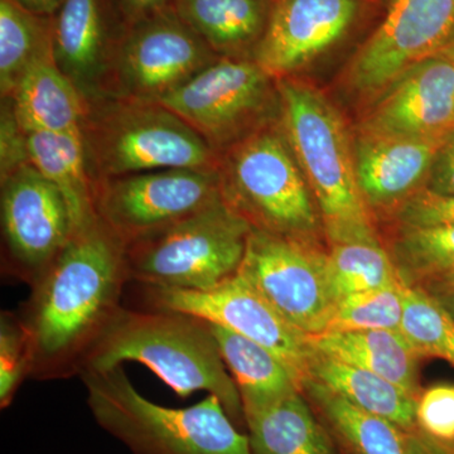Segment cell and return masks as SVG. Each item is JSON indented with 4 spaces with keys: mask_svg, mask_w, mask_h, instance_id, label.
<instances>
[{
    "mask_svg": "<svg viewBox=\"0 0 454 454\" xmlns=\"http://www.w3.org/2000/svg\"><path fill=\"white\" fill-rule=\"evenodd\" d=\"M128 283L124 241L98 216L74 230L17 312L31 348V378L82 376L90 352L121 309Z\"/></svg>",
    "mask_w": 454,
    "mask_h": 454,
    "instance_id": "6da1fadb",
    "label": "cell"
},
{
    "mask_svg": "<svg viewBox=\"0 0 454 454\" xmlns=\"http://www.w3.org/2000/svg\"><path fill=\"white\" fill-rule=\"evenodd\" d=\"M130 361L148 367L182 399L195 391L216 396L232 422L247 430L240 394L205 319L179 310L121 307L90 352L83 372Z\"/></svg>",
    "mask_w": 454,
    "mask_h": 454,
    "instance_id": "7a4b0ae2",
    "label": "cell"
},
{
    "mask_svg": "<svg viewBox=\"0 0 454 454\" xmlns=\"http://www.w3.org/2000/svg\"><path fill=\"white\" fill-rule=\"evenodd\" d=\"M280 124L321 216L327 245L380 240L355 175L351 134L333 101L301 77L278 80Z\"/></svg>",
    "mask_w": 454,
    "mask_h": 454,
    "instance_id": "3957f363",
    "label": "cell"
},
{
    "mask_svg": "<svg viewBox=\"0 0 454 454\" xmlns=\"http://www.w3.org/2000/svg\"><path fill=\"white\" fill-rule=\"evenodd\" d=\"M80 378L95 422L133 454H253L247 433L215 395L168 408L143 396L122 366L86 370Z\"/></svg>",
    "mask_w": 454,
    "mask_h": 454,
    "instance_id": "277c9868",
    "label": "cell"
},
{
    "mask_svg": "<svg viewBox=\"0 0 454 454\" xmlns=\"http://www.w3.org/2000/svg\"><path fill=\"white\" fill-rule=\"evenodd\" d=\"M216 170L223 201L252 229L324 244L318 208L280 121L217 154Z\"/></svg>",
    "mask_w": 454,
    "mask_h": 454,
    "instance_id": "5b68a950",
    "label": "cell"
},
{
    "mask_svg": "<svg viewBox=\"0 0 454 454\" xmlns=\"http://www.w3.org/2000/svg\"><path fill=\"white\" fill-rule=\"evenodd\" d=\"M82 137L94 182L149 170L217 167L210 145L158 101L95 98L88 103Z\"/></svg>",
    "mask_w": 454,
    "mask_h": 454,
    "instance_id": "8992f818",
    "label": "cell"
},
{
    "mask_svg": "<svg viewBox=\"0 0 454 454\" xmlns=\"http://www.w3.org/2000/svg\"><path fill=\"white\" fill-rule=\"evenodd\" d=\"M252 230L221 200L125 245L130 283L177 291L219 288L238 276Z\"/></svg>",
    "mask_w": 454,
    "mask_h": 454,
    "instance_id": "52a82bcc",
    "label": "cell"
},
{
    "mask_svg": "<svg viewBox=\"0 0 454 454\" xmlns=\"http://www.w3.org/2000/svg\"><path fill=\"white\" fill-rule=\"evenodd\" d=\"M158 103L177 114L216 154L280 121L278 80L252 59L220 57Z\"/></svg>",
    "mask_w": 454,
    "mask_h": 454,
    "instance_id": "ba28073f",
    "label": "cell"
},
{
    "mask_svg": "<svg viewBox=\"0 0 454 454\" xmlns=\"http://www.w3.org/2000/svg\"><path fill=\"white\" fill-rule=\"evenodd\" d=\"M216 55L170 8L125 25L106 97L160 101L214 64Z\"/></svg>",
    "mask_w": 454,
    "mask_h": 454,
    "instance_id": "9c48e42d",
    "label": "cell"
},
{
    "mask_svg": "<svg viewBox=\"0 0 454 454\" xmlns=\"http://www.w3.org/2000/svg\"><path fill=\"white\" fill-rule=\"evenodd\" d=\"M382 0H276L253 59L276 80L307 68L372 33L385 11Z\"/></svg>",
    "mask_w": 454,
    "mask_h": 454,
    "instance_id": "30bf717a",
    "label": "cell"
},
{
    "mask_svg": "<svg viewBox=\"0 0 454 454\" xmlns=\"http://www.w3.org/2000/svg\"><path fill=\"white\" fill-rule=\"evenodd\" d=\"M454 29V0H387L380 22L358 44L342 83L366 106L418 62L437 55Z\"/></svg>",
    "mask_w": 454,
    "mask_h": 454,
    "instance_id": "8fae6325",
    "label": "cell"
},
{
    "mask_svg": "<svg viewBox=\"0 0 454 454\" xmlns=\"http://www.w3.org/2000/svg\"><path fill=\"white\" fill-rule=\"evenodd\" d=\"M327 245L252 230L238 276L306 336L327 330L334 309L325 276Z\"/></svg>",
    "mask_w": 454,
    "mask_h": 454,
    "instance_id": "7c38bea8",
    "label": "cell"
},
{
    "mask_svg": "<svg viewBox=\"0 0 454 454\" xmlns=\"http://www.w3.org/2000/svg\"><path fill=\"white\" fill-rule=\"evenodd\" d=\"M221 200L216 169L166 168L95 181L98 219L125 245Z\"/></svg>",
    "mask_w": 454,
    "mask_h": 454,
    "instance_id": "4fadbf2b",
    "label": "cell"
},
{
    "mask_svg": "<svg viewBox=\"0 0 454 454\" xmlns=\"http://www.w3.org/2000/svg\"><path fill=\"white\" fill-rule=\"evenodd\" d=\"M2 271L31 288L73 235L59 191L31 163L0 176Z\"/></svg>",
    "mask_w": 454,
    "mask_h": 454,
    "instance_id": "5bb4252c",
    "label": "cell"
},
{
    "mask_svg": "<svg viewBox=\"0 0 454 454\" xmlns=\"http://www.w3.org/2000/svg\"><path fill=\"white\" fill-rule=\"evenodd\" d=\"M145 293L151 309L199 317L268 348L291 370L301 387L309 376L313 354L309 336L293 327L240 277L208 292L145 288Z\"/></svg>",
    "mask_w": 454,
    "mask_h": 454,
    "instance_id": "9a60e30c",
    "label": "cell"
},
{
    "mask_svg": "<svg viewBox=\"0 0 454 454\" xmlns=\"http://www.w3.org/2000/svg\"><path fill=\"white\" fill-rule=\"evenodd\" d=\"M454 129V61L430 56L409 68L372 103L356 131L390 138H442Z\"/></svg>",
    "mask_w": 454,
    "mask_h": 454,
    "instance_id": "2e32d148",
    "label": "cell"
},
{
    "mask_svg": "<svg viewBox=\"0 0 454 454\" xmlns=\"http://www.w3.org/2000/svg\"><path fill=\"white\" fill-rule=\"evenodd\" d=\"M124 27L113 0H65L52 17L53 59L88 103L106 97Z\"/></svg>",
    "mask_w": 454,
    "mask_h": 454,
    "instance_id": "e0dca14e",
    "label": "cell"
},
{
    "mask_svg": "<svg viewBox=\"0 0 454 454\" xmlns=\"http://www.w3.org/2000/svg\"><path fill=\"white\" fill-rule=\"evenodd\" d=\"M446 137L390 138L354 130L352 155L358 190L379 225L426 187L430 167Z\"/></svg>",
    "mask_w": 454,
    "mask_h": 454,
    "instance_id": "ac0fdd59",
    "label": "cell"
},
{
    "mask_svg": "<svg viewBox=\"0 0 454 454\" xmlns=\"http://www.w3.org/2000/svg\"><path fill=\"white\" fill-rule=\"evenodd\" d=\"M8 100L25 131L82 134L88 101L56 65L52 52L35 62Z\"/></svg>",
    "mask_w": 454,
    "mask_h": 454,
    "instance_id": "d6986e66",
    "label": "cell"
},
{
    "mask_svg": "<svg viewBox=\"0 0 454 454\" xmlns=\"http://www.w3.org/2000/svg\"><path fill=\"white\" fill-rule=\"evenodd\" d=\"M276 0H175L179 18L223 59H252Z\"/></svg>",
    "mask_w": 454,
    "mask_h": 454,
    "instance_id": "ffe728a7",
    "label": "cell"
},
{
    "mask_svg": "<svg viewBox=\"0 0 454 454\" xmlns=\"http://www.w3.org/2000/svg\"><path fill=\"white\" fill-rule=\"evenodd\" d=\"M309 340L317 351L376 373L411 395L418 397L422 393L423 358L400 331H342L309 336Z\"/></svg>",
    "mask_w": 454,
    "mask_h": 454,
    "instance_id": "44dd1931",
    "label": "cell"
},
{
    "mask_svg": "<svg viewBox=\"0 0 454 454\" xmlns=\"http://www.w3.org/2000/svg\"><path fill=\"white\" fill-rule=\"evenodd\" d=\"M301 393L340 454H406V432L396 424L352 404L310 378L303 381Z\"/></svg>",
    "mask_w": 454,
    "mask_h": 454,
    "instance_id": "7402d4cb",
    "label": "cell"
},
{
    "mask_svg": "<svg viewBox=\"0 0 454 454\" xmlns=\"http://www.w3.org/2000/svg\"><path fill=\"white\" fill-rule=\"evenodd\" d=\"M210 325L221 357L240 394L245 415L301 391L291 370L273 352L234 331Z\"/></svg>",
    "mask_w": 454,
    "mask_h": 454,
    "instance_id": "603a6c76",
    "label": "cell"
},
{
    "mask_svg": "<svg viewBox=\"0 0 454 454\" xmlns=\"http://www.w3.org/2000/svg\"><path fill=\"white\" fill-rule=\"evenodd\" d=\"M26 143L29 163L64 197L74 231L97 219L95 182L82 134L26 131Z\"/></svg>",
    "mask_w": 454,
    "mask_h": 454,
    "instance_id": "cb8c5ba5",
    "label": "cell"
},
{
    "mask_svg": "<svg viewBox=\"0 0 454 454\" xmlns=\"http://www.w3.org/2000/svg\"><path fill=\"white\" fill-rule=\"evenodd\" d=\"M253 454H340L304 394L245 415Z\"/></svg>",
    "mask_w": 454,
    "mask_h": 454,
    "instance_id": "d4e9b609",
    "label": "cell"
},
{
    "mask_svg": "<svg viewBox=\"0 0 454 454\" xmlns=\"http://www.w3.org/2000/svg\"><path fill=\"white\" fill-rule=\"evenodd\" d=\"M309 378L321 382L352 404L390 420L405 432L417 428L418 397L376 373L313 348Z\"/></svg>",
    "mask_w": 454,
    "mask_h": 454,
    "instance_id": "484cf974",
    "label": "cell"
},
{
    "mask_svg": "<svg viewBox=\"0 0 454 454\" xmlns=\"http://www.w3.org/2000/svg\"><path fill=\"white\" fill-rule=\"evenodd\" d=\"M400 280L430 293L454 284V225H387L381 235Z\"/></svg>",
    "mask_w": 454,
    "mask_h": 454,
    "instance_id": "4316f807",
    "label": "cell"
},
{
    "mask_svg": "<svg viewBox=\"0 0 454 454\" xmlns=\"http://www.w3.org/2000/svg\"><path fill=\"white\" fill-rule=\"evenodd\" d=\"M52 17L0 0V94L12 97L28 68L52 52Z\"/></svg>",
    "mask_w": 454,
    "mask_h": 454,
    "instance_id": "83f0119b",
    "label": "cell"
},
{
    "mask_svg": "<svg viewBox=\"0 0 454 454\" xmlns=\"http://www.w3.org/2000/svg\"><path fill=\"white\" fill-rule=\"evenodd\" d=\"M325 276L334 306L349 295L402 283L382 239L327 245Z\"/></svg>",
    "mask_w": 454,
    "mask_h": 454,
    "instance_id": "f1b7e54d",
    "label": "cell"
},
{
    "mask_svg": "<svg viewBox=\"0 0 454 454\" xmlns=\"http://www.w3.org/2000/svg\"><path fill=\"white\" fill-rule=\"evenodd\" d=\"M400 333L422 358H441L454 366V317L428 292L404 284Z\"/></svg>",
    "mask_w": 454,
    "mask_h": 454,
    "instance_id": "f546056e",
    "label": "cell"
},
{
    "mask_svg": "<svg viewBox=\"0 0 454 454\" xmlns=\"http://www.w3.org/2000/svg\"><path fill=\"white\" fill-rule=\"evenodd\" d=\"M403 310H404V284L403 283L357 293L340 301L334 306L325 333L366 330L399 331Z\"/></svg>",
    "mask_w": 454,
    "mask_h": 454,
    "instance_id": "4dcf8cb0",
    "label": "cell"
},
{
    "mask_svg": "<svg viewBox=\"0 0 454 454\" xmlns=\"http://www.w3.org/2000/svg\"><path fill=\"white\" fill-rule=\"evenodd\" d=\"M32 356L28 337L17 312L0 315V408L13 403L20 385L31 378Z\"/></svg>",
    "mask_w": 454,
    "mask_h": 454,
    "instance_id": "1f68e13d",
    "label": "cell"
},
{
    "mask_svg": "<svg viewBox=\"0 0 454 454\" xmlns=\"http://www.w3.org/2000/svg\"><path fill=\"white\" fill-rule=\"evenodd\" d=\"M417 428L430 437L454 441V385L437 384L423 389L417 400Z\"/></svg>",
    "mask_w": 454,
    "mask_h": 454,
    "instance_id": "d6a6232c",
    "label": "cell"
},
{
    "mask_svg": "<svg viewBox=\"0 0 454 454\" xmlns=\"http://www.w3.org/2000/svg\"><path fill=\"white\" fill-rule=\"evenodd\" d=\"M387 225H454V195L420 190L384 221Z\"/></svg>",
    "mask_w": 454,
    "mask_h": 454,
    "instance_id": "836d02e7",
    "label": "cell"
},
{
    "mask_svg": "<svg viewBox=\"0 0 454 454\" xmlns=\"http://www.w3.org/2000/svg\"><path fill=\"white\" fill-rule=\"evenodd\" d=\"M424 188L442 195H454V129L439 146Z\"/></svg>",
    "mask_w": 454,
    "mask_h": 454,
    "instance_id": "e575fe53",
    "label": "cell"
},
{
    "mask_svg": "<svg viewBox=\"0 0 454 454\" xmlns=\"http://www.w3.org/2000/svg\"><path fill=\"white\" fill-rule=\"evenodd\" d=\"M125 25L138 22L173 8L175 0H113Z\"/></svg>",
    "mask_w": 454,
    "mask_h": 454,
    "instance_id": "d590c367",
    "label": "cell"
},
{
    "mask_svg": "<svg viewBox=\"0 0 454 454\" xmlns=\"http://www.w3.org/2000/svg\"><path fill=\"white\" fill-rule=\"evenodd\" d=\"M406 454H454V441H442L419 428L406 432Z\"/></svg>",
    "mask_w": 454,
    "mask_h": 454,
    "instance_id": "8d00e7d4",
    "label": "cell"
},
{
    "mask_svg": "<svg viewBox=\"0 0 454 454\" xmlns=\"http://www.w3.org/2000/svg\"><path fill=\"white\" fill-rule=\"evenodd\" d=\"M20 7L42 17H53L65 0H13Z\"/></svg>",
    "mask_w": 454,
    "mask_h": 454,
    "instance_id": "74e56055",
    "label": "cell"
},
{
    "mask_svg": "<svg viewBox=\"0 0 454 454\" xmlns=\"http://www.w3.org/2000/svg\"><path fill=\"white\" fill-rule=\"evenodd\" d=\"M432 295L437 298V300L446 307L448 312L454 317V284L453 286H446V288L439 289V291L432 293Z\"/></svg>",
    "mask_w": 454,
    "mask_h": 454,
    "instance_id": "f35d334b",
    "label": "cell"
},
{
    "mask_svg": "<svg viewBox=\"0 0 454 454\" xmlns=\"http://www.w3.org/2000/svg\"><path fill=\"white\" fill-rule=\"evenodd\" d=\"M437 55L447 57V59L454 61V29L452 35H450V38H448L446 43H444V46L442 47Z\"/></svg>",
    "mask_w": 454,
    "mask_h": 454,
    "instance_id": "ab89813d",
    "label": "cell"
},
{
    "mask_svg": "<svg viewBox=\"0 0 454 454\" xmlns=\"http://www.w3.org/2000/svg\"><path fill=\"white\" fill-rule=\"evenodd\" d=\"M382 2H384L385 4H387V0H382Z\"/></svg>",
    "mask_w": 454,
    "mask_h": 454,
    "instance_id": "60d3db41",
    "label": "cell"
}]
</instances>
